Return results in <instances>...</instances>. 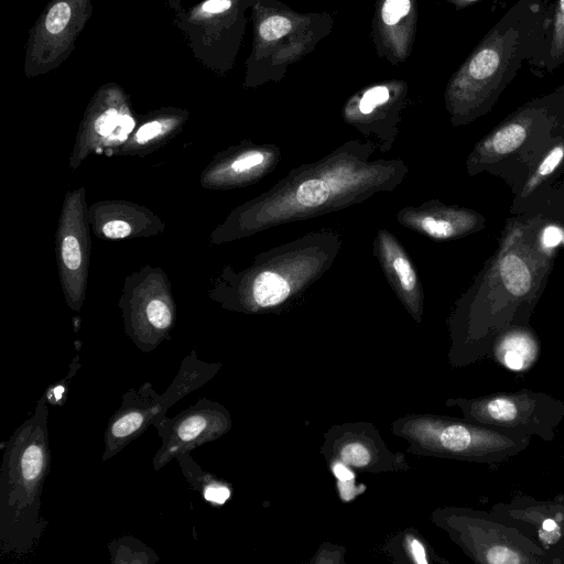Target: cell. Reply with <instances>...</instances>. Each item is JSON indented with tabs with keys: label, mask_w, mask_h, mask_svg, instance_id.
Listing matches in <instances>:
<instances>
[{
	"label": "cell",
	"mask_w": 564,
	"mask_h": 564,
	"mask_svg": "<svg viewBox=\"0 0 564 564\" xmlns=\"http://www.w3.org/2000/svg\"><path fill=\"white\" fill-rule=\"evenodd\" d=\"M552 0H517L455 70L446 87L453 115L471 120L488 112L523 64L544 74Z\"/></svg>",
	"instance_id": "cell-1"
},
{
	"label": "cell",
	"mask_w": 564,
	"mask_h": 564,
	"mask_svg": "<svg viewBox=\"0 0 564 564\" xmlns=\"http://www.w3.org/2000/svg\"><path fill=\"white\" fill-rule=\"evenodd\" d=\"M252 43L246 59L245 86L281 80L289 67L312 53L329 35L328 12H299L280 0H254Z\"/></svg>",
	"instance_id": "cell-2"
},
{
	"label": "cell",
	"mask_w": 564,
	"mask_h": 564,
	"mask_svg": "<svg viewBox=\"0 0 564 564\" xmlns=\"http://www.w3.org/2000/svg\"><path fill=\"white\" fill-rule=\"evenodd\" d=\"M254 0H203L175 11L173 23L194 57L217 75L229 73L247 29Z\"/></svg>",
	"instance_id": "cell-3"
},
{
	"label": "cell",
	"mask_w": 564,
	"mask_h": 564,
	"mask_svg": "<svg viewBox=\"0 0 564 564\" xmlns=\"http://www.w3.org/2000/svg\"><path fill=\"white\" fill-rule=\"evenodd\" d=\"M464 419L503 433L552 442L564 420V402L531 389L455 399Z\"/></svg>",
	"instance_id": "cell-4"
},
{
	"label": "cell",
	"mask_w": 564,
	"mask_h": 564,
	"mask_svg": "<svg viewBox=\"0 0 564 564\" xmlns=\"http://www.w3.org/2000/svg\"><path fill=\"white\" fill-rule=\"evenodd\" d=\"M440 519L452 539L476 563L552 564L534 541L491 511L448 509Z\"/></svg>",
	"instance_id": "cell-5"
},
{
	"label": "cell",
	"mask_w": 564,
	"mask_h": 564,
	"mask_svg": "<svg viewBox=\"0 0 564 564\" xmlns=\"http://www.w3.org/2000/svg\"><path fill=\"white\" fill-rule=\"evenodd\" d=\"M93 13V0H48L29 32L23 70L33 78L58 68Z\"/></svg>",
	"instance_id": "cell-6"
},
{
	"label": "cell",
	"mask_w": 564,
	"mask_h": 564,
	"mask_svg": "<svg viewBox=\"0 0 564 564\" xmlns=\"http://www.w3.org/2000/svg\"><path fill=\"white\" fill-rule=\"evenodd\" d=\"M490 511L534 541L549 555L552 564H558L564 546L563 495L543 500L519 494L509 501L495 503Z\"/></svg>",
	"instance_id": "cell-7"
},
{
	"label": "cell",
	"mask_w": 564,
	"mask_h": 564,
	"mask_svg": "<svg viewBox=\"0 0 564 564\" xmlns=\"http://www.w3.org/2000/svg\"><path fill=\"white\" fill-rule=\"evenodd\" d=\"M45 430L35 424L21 430L17 444L10 453L8 462V509L9 521L17 517L18 521L33 506L37 488L45 477L46 446ZM17 521V522H18Z\"/></svg>",
	"instance_id": "cell-8"
},
{
	"label": "cell",
	"mask_w": 564,
	"mask_h": 564,
	"mask_svg": "<svg viewBox=\"0 0 564 564\" xmlns=\"http://www.w3.org/2000/svg\"><path fill=\"white\" fill-rule=\"evenodd\" d=\"M227 419L217 405L206 400L181 413L172 420H162L159 430L163 445L154 459L155 469H160L174 456L184 454L196 446L216 438L227 426Z\"/></svg>",
	"instance_id": "cell-9"
},
{
	"label": "cell",
	"mask_w": 564,
	"mask_h": 564,
	"mask_svg": "<svg viewBox=\"0 0 564 564\" xmlns=\"http://www.w3.org/2000/svg\"><path fill=\"white\" fill-rule=\"evenodd\" d=\"M419 22L417 0H375L371 39L377 55L393 65L412 53Z\"/></svg>",
	"instance_id": "cell-10"
},
{
	"label": "cell",
	"mask_w": 564,
	"mask_h": 564,
	"mask_svg": "<svg viewBox=\"0 0 564 564\" xmlns=\"http://www.w3.org/2000/svg\"><path fill=\"white\" fill-rule=\"evenodd\" d=\"M158 397L150 388H142V393L131 391L124 397L121 409L113 415L106 432V451L104 459L116 454L127 443L138 436L150 423L159 417L162 406L166 403H155Z\"/></svg>",
	"instance_id": "cell-11"
},
{
	"label": "cell",
	"mask_w": 564,
	"mask_h": 564,
	"mask_svg": "<svg viewBox=\"0 0 564 564\" xmlns=\"http://www.w3.org/2000/svg\"><path fill=\"white\" fill-rule=\"evenodd\" d=\"M541 341L529 324H512L496 336L489 357L512 372H527L539 360Z\"/></svg>",
	"instance_id": "cell-12"
},
{
	"label": "cell",
	"mask_w": 564,
	"mask_h": 564,
	"mask_svg": "<svg viewBox=\"0 0 564 564\" xmlns=\"http://www.w3.org/2000/svg\"><path fill=\"white\" fill-rule=\"evenodd\" d=\"M564 161V137L555 143L542 158L528 177L520 197L525 198L545 183Z\"/></svg>",
	"instance_id": "cell-13"
},
{
	"label": "cell",
	"mask_w": 564,
	"mask_h": 564,
	"mask_svg": "<svg viewBox=\"0 0 564 564\" xmlns=\"http://www.w3.org/2000/svg\"><path fill=\"white\" fill-rule=\"evenodd\" d=\"M544 73H553L564 63V0H554Z\"/></svg>",
	"instance_id": "cell-14"
},
{
	"label": "cell",
	"mask_w": 564,
	"mask_h": 564,
	"mask_svg": "<svg viewBox=\"0 0 564 564\" xmlns=\"http://www.w3.org/2000/svg\"><path fill=\"white\" fill-rule=\"evenodd\" d=\"M290 293L286 281L270 271L260 273L253 283V297L260 306H271L284 301Z\"/></svg>",
	"instance_id": "cell-15"
},
{
	"label": "cell",
	"mask_w": 564,
	"mask_h": 564,
	"mask_svg": "<svg viewBox=\"0 0 564 564\" xmlns=\"http://www.w3.org/2000/svg\"><path fill=\"white\" fill-rule=\"evenodd\" d=\"M329 188L321 180H308L302 183L296 191L297 200L306 207H316L327 200Z\"/></svg>",
	"instance_id": "cell-16"
},
{
	"label": "cell",
	"mask_w": 564,
	"mask_h": 564,
	"mask_svg": "<svg viewBox=\"0 0 564 564\" xmlns=\"http://www.w3.org/2000/svg\"><path fill=\"white\" fill-rule=\"evenodd\" d=\"M341 462L354 467H365L371 460L369 449L361 443L351 442L344 445L339 453Z\"/></svg>",
	"instance_id": "cell-17"
},
{
	"label": "cell",
	"mask_w": 564,
	"mask_h": 564,
	"mask_svg": "<svg viewBox=\"0 0 564 564\" xmlns=\"http://www.w3.org/2000/svg\"><path fill=\"white\" fill-rule=\"evenodd\" d=\"M147 317L156 329H166L172 323V313L167 305L159 300H153L147 306Z\"/></svg>",
	"instance_id": "cell-18"
},
{
	"label": "cell",
	"mask_w": 564,
	"mask_h": 564,
	"mask_svg": "<svg viewBox=\"0 0 564 564\" xmlns=\"http://www.w3.org/2000/svg\"><path fill=\"white\" fill-rule=\"evenodd\" d=\"M62 258L65 267L77 270L82 263L79 241L74 236H66L62 242Z\"/></svg>",
	"instance_id": "cell-19"
},
{
	"label": "cell",
	"mask_w": 564,
	"mask_h": 564,
	"mask_svg": "<svg viewBox=\"0 0 564 564\" xmlns=\"http://www.w3.org/2000/svg\"><path fill=\"white\" fill-rule=\"evenodd\" d=\"M393 268L401 285L408 291L413 290L416 283V276L409 261L403 257H397L393 260Z\"/></svg>",
	"instance_id": "cell-20"
},
{
	"label": "cell",
	"mask_w": 564,
	"mask_h": 564,
	"mask_svg": "<svg viewBox=\"0 0 564 564\" xmlns=\"http://www.w3.org/2000/svg\"><path fill=\"white\" fill-rule=\"evenodd\" d=\"M203 490L204 498L213 503L223 505L230 497V490L220 482H206Z\"/></svg>",
	"instance_id": "cell-21"
},
{
	"label": "cell",
	"mask_w": 564,
	"mask_h": 564,
	"mask_svg": "<svg viewBox=\"0 0 564 564\" xmlns=\"http://www.w3.org/2000/svg\"><path fill=\"white\" fill-rule=\"evenodd\" d=\"M102 234L110 239H120L131 234V227L122 220H112L104 225Z\"/></svg>",
	"instance_id": "cell-22"
},
{
	"label": "cell",
	"mask_w": 564,
	"mask_h": 564,
	"mask_svg": "<svg viewBox=\"0 0 564 564\" xmlns=\"http://www.w3.org/2000/svg\"><path fill=\"white\" fill-rule=\"evenodd\" d=\"M161 130L162 123L159 120L149 121L139 128L137 132V140L140 143H145L156 137Z\"/></svg>",
	"instance_id": "cell-23"
},
{
	"label": "cell",
	"mask_w": 564,
	"mask_h": 564,
	"mask_svg": "<svg viewBox=\"0 0 564 564\" xmlns=\"http://www.w3.org/2000/svg\"><path fill=\"white\" fill-rule=\"evenodd\" d=\"M262 161L263 155L261 153H251L236 160L232 163V169L237 172L245 171L260 164Z\"/></svg>",
	"instance_id": "cell-24"
},
{
	"label": "cell",
	"mask_w": 564,
	"mask_h": 564,
	"mask_svg": "<svg viewBox=\"0 0 564 564\" xmlns=\"http://www.w3.org/2000/svg\"><path fill=\"white\" fill-rule=\"evenodd\" d=\"M409 546H410V551L413 556V560L416 563L425 564L427 562L424 546L417 540L412 539Z\"/></svg>",
	"instance_id": "cell-25"
},
{
	"label": "cell",
	"mask_w": 564,
	"mask_h": 564,
	"mask_svg": "<svg viewBox=\"0 0 564 564\" xmlns=\"http://www.w3.org/2000/svg\"><path fill=\"white\" fill-rule=\"evenodd\" d=\"M333 471L339 481H349L354 479V473L344 462H337L333 465Z\"/></svg>",
	"instance_id": "cell-26"
},
{
	"label": "cell",
	"mask_w": 564,
	"mask_h": 564,
	"mask_svg": "<svg viewBox=\"0 0 564 564\" xmlns=\"http://www.w3.org/2000/svg\"><path fill=\"white\" fill-rule=\"evenodd\" d=\"M447 3L452 4L457 11L466 9L481 0H445Z\"/></svg>",
	"instance_id": "cell-27"
},
{
	"label": "cell",
	"mask_w": 564,
	"mask_h": 564,
	"mask_svg": "<svg viewBox=\"0 0 564 564\" xmlns=\"http://www.w3.org/2000/svg\"><path fill=\"white\" fill-rule=\"evenodd\" d=\"M183 0H166L167 9L171 11H177L182 8Z\"/></svg>",
	"instance_id": "cell-28"
},
{
	"label": "cell",
	"mask_w": 564,
	"mask_h": 564,
	"mask_svg": "<svg viewBox=\"0 0 564 564\" xmlns=\"http://www.w3.org/2000/svg\"><path fill=\"white\" fill-rule=\"evenodd\" d=\"M558 564H564V546H563L562 553L558 558Z\"/></svg>",
	"instance_id": "cell-29"
}]
</instances>
